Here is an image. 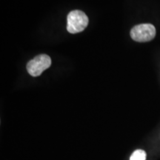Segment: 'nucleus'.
<instances>
[{"mask_svg": "<svg viewBox=\"0 0 160 160\" xmlns=\"http://www.w3.org/2000/svg\"><path fill=\"white\" fill-rule=\"evenodd\" d=\"M156 28L152 24H141L136 25L131 31V37L136 42H146L154 39Z\"/></svg>", "mask_w": 160, "mask_h": 160, "instance_id": "nucleus-2", "label": "nucleus"}, {"mask_svg": "<svg viewBox=\"0 0 160 160\" xmlns=\"http://www.w3.org/2000/svg\"><path fill=\"white\" fill-rule=\"evenodd\" d=\"M88 18L83 11L75 10L70 12L67 17V30L71 33L83 31L88 25Z\"/></svg>", "mask_w": 160, "mask_h": 160, "instance_id": "nucleus-1", "label": "nucleus"}, {"mask_svg": "<svg viewBox=\"0 0 160 160\" xmlns=\"http://www.w3.org/2000/svg\"><path fill=\"white\" fill-rule=\"evenodd\" d=\"M51 59L46 54L38 55L27 64V70L32 77H39L46 69L51 67Z\"/></svg>", "mask_w": 160, "mask_h": 160, "instance_id": "nucleus-3", "label": "nucleus"}, {"mask_svg": "<svg viewBox=\"0 0 160 160\" xmlns=\"http://www.w3.org/2000/svg\"><path fill=\"white\" fill-rule=\"evenodd\" d=\"M146 157L147 155L145 151H144L143 150H137L132 153L130 160H145Z\"/></svg>", "mask_w": 160, "mask_h": 160, "instance_id": "nucleus-4", "label": "nucleus"}]
</instances>
